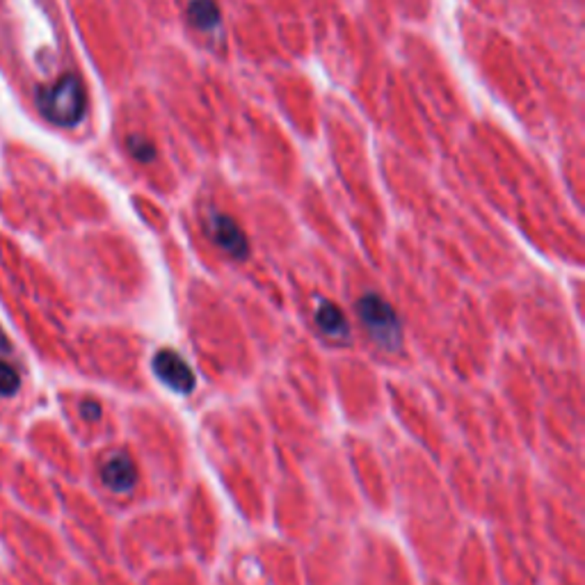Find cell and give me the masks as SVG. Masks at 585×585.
Instances as JSON below:
<instances>
[{"label": "cell", "instance_id": "1", "mask_svg": "<svg viewBox=\"0 0 585 585\" xmlns=\"http://www.w3.org/2000/svg\"><path fill=\"white\" fill-rule=\"evenodd\" d=\"M37 106H39L41 115L56 127L71 128L81 124L87 108L85 87H83L81 78L66 74L53 85L41 87L37 94Z\"/></svg>", "mask_w": 585, "mask_h": 585}, {"label": "cell", "instance_id": "2", "mask_svg": "<svg viewBox=\"0 0 585 585\" xmlns=\"http://www.w3.org/2000/svg\"><path fill=\"white\" fill-rule=\"evenodd\" d=\"M357 316L363 327L369 329L371 338L384 350H398L403 345V325L396 316V309L382 295L363 292L357 302Z\"/></svg>", "mask_w": 585, "mask_h": 585}, {"label": "cell", "instance_id": "3", "mask_svg": "<svg viewBox=\"0 0 585 585\" xmlns=\"http://www.w3.org/2000/svg\"><path fill=\"white\" fill-rule=\"evenodd\" d=\"M152 369L153 373H156V378L161 380L165 387L172 389L174 394L188 396L197 387L195 371L190 369V363H188L177 350H158L156 357H153Z\"/></svg>", "mask_w": 585, "mask_h": 585}, {"label": "cell", "instance_id": "4", "mask_svg": "<svg viewBox=\"0 0 585 585\" xmlns=\"http://www.w3.org/2000/svg\"><path fill=\"white\" fill-rule=\"evenodd\" d=\"M101 483L115 494H127L137 483V467L127 450H112L101 462Z\"/></svg>", "mask_w": 585, "mask_h": 585}, {"label": "cell", "instance_id": "5", "mask_svg": "<svg viewBox=\"0 0 585 585\" xmlns=\"http://www.w3.org/2000/svg\"><path fill=\"white\" fill-rule=\"evenodd\" d=\"M208 233H211L217 248H223L229 257L245 258L249 254L248 238H245L242 229L238 227L229 215L213 213V215L208 217Z\"/></svg>", "mask_w": 585, "mask_h": 585}, {"label": "cell", "instance_id": "6", "mask_svg": "<svg viewBox=\"0 0 585 585\" xmlns=\"http://www.w3.org/2000/svg\"><path fill=\"white\" fill-rule=\"evenodd\" d=\"M316 323H319V327L332 338H345L350 332L344 311H341L334 302H327V300H323V302L316 307Z\"/></svg>", "mask_w": 585, "mask_h": 585}, {"label": "cell", "instance_id": "7", "mask_svg": "<svg viewBox=\"0 0 585 585\" xmlns=\"http://www.w3.org/2000/svg\"><path fill=\"white\" fill-rule=\"evenodd\" d=\"M188 16L199 31H213L220 26V10L213 0H192L188 7Z\"/></svg>", "mask_w": 585, "mask_h": 585}, {"label": "cell", "instance_id": "8", "mask_svg": "<svg viewBox=\"0 0 585 585\" xmlns=\"http://www.w3.org/2000/svg\"><path fill=\"white\" fill-rule=\"evenodd\" d=\"M19 371H16L10 362H3V359H0V396H3V398H10V396H14L16 391H19Z\"/></svg>", "mask_w": 585, "mask_h": 585}, {"label": "cell", "instance_id": "9", "mask_svg": "<svg viewBox=\"0 0 585 585\" xmlns=\"http://www.w3.org/2000/svg\"><path fill=\"white\" fill-rule=\"evenodd\" d=\"M127 146H128V152H131V156L140 162H152L153 158H156V146H153V142H149L146 137H142V135L128 137Z\"/></svg>", "mask_w": 585, "mask_h": 585}, {"label": "cell", "instance_id": "10", "mask_svg": "<svg viewBox=\"0 0 585 585\" xmlns=\"http://www.w3.org/2000/svg\"><path fill=\"white\" fill-rule=\"evenodd\" d=\"M81 416L85 421H99L101 419V405L96 403V400H83Z\"/></svg>", "mask_w": 585, "mask_h": 585}, {"label": "cell", "instance_id": "11", "mask_svg": "<svg viewBox=\"0 0 585 585\" xmlns=\"http://www.w3.org/2000/svg\"><path fill=\"white\" fill-rule=\"evenodd\" d=\"M10 341H7L5 332H3V327H0V353H10Z\"/></svg>", "mask_w": 585, "mask_h": 585}]
</instances>
